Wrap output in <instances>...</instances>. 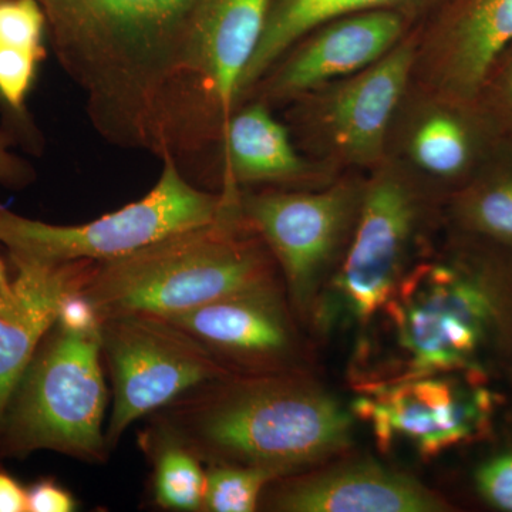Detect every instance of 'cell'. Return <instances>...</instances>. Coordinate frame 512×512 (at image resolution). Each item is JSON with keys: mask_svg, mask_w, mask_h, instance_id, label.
Returning <instances> with one entry per match:
<instances>
[{"mask_svg": "<svg viewBox=\"0 0 512 512\" xmlns=\"http://www.w3.org/2000/svg\"><path fill=\"white\" fill-rule=\"evenodd\" d=\"M64 72L104 140L174 157L171 103L197 0H40Z\"/></svg>", "mask_w": 512, "mask_h": 512, "instance_id": "1", "label": "cell"}, {"mask_svg": "<svg viewBox=\"0 0 512 512\" xmlns=\"http://www.w3.org/2000/svg\"><path fill=\"white\" fill-rule=\"evenodd\" d=\"M220 217L113 261L93 264L80 292L99 318L143 313L170 318L232 293L275 284V259L221 191Z\"/></svg>", "mask_w": 512, "mask_h": 512, "instance_id": "2", "label": "cell"}, {"mask_svg": "<svg viewBox=\"0 0 512 512\" xmlns=\"http://www.w3.org/2000/svg\"><path fill=\"white\" fill-rule=\"evenodd\" d=\"M493 248L490 242V248L404 274L380 311L394 353L392 376L384 383L456 370L485 372L481 359L507 338L512 313Z\"/></svg>", "mask_w": 512, "mask_h": 512, "instance_id": "3", "label": "cell"}, {"mask_svg": "<svg viewBox=\"0 0 512 512\" xmlns=\"http://www.w3.org/2000/svg\"><path fill=\"white\" fill-rule=\"evenodd\" d=\"M205 393L183 403L168 426L200 457L285 476L349 444L350 414L305 384L261 377Z\"/></svg>", "mask_w": 512, "mask_h": 512, "instance_id": "4", "label": "cell"}, {"mask_svg": "<svg viewBox=\"0 0 512 512\" xmlns=\"http://www.w3.org/2000/svg\"><path fill=\"white\" fill-rule=\"evenodd\" d=\"M100 325L76 329L56 322L10 400L0 453L23 457L52 450L84 461L103 460L107 386Z\"/></svg>", "mask_w": 512, "mask_h": 512, "instance_id": "5", "label": "cell"}, {"mask_svg": "<svg viewBox=\"0 0 512 512\" xmlns=\"http://www.w3.org/2000/svg\"><path fill=\"white\" fill-rule=\"evenodd\" d=\"M163 163L160 180L141 200L84 224H47L0 204V244L10 255L36 261L101 264L217 220L225 204L222 192L195 188L173 156Z\"/></svg>", "mask_w": 512, "mask_h": 512, "instance_id": "6", "label": "cell"}, {"mask_svg": "<svg viewBox=\"0 0 512 512\" xmlns=\"http://www.w3.org/2000/svg\"><path fill=\"white\" fill-rule=\"evenodd\" d=\"M272 0H197L171 103L174 156L220 136L239 104L241 83L264 35Z\"/></svg>", "mask_w": 512, "mask_h": 512, "instance_id": "7", "label": "cell"}, {"mask_svg": "<svg viewBox=\"0 0 512 512\" xmlns=\"http://www.w3.org/2000/svg\"><path fill=\"white\" fill-rule=\"evenodd\" d=\"M100 339L114 387L107 447L134 421L229 376L224 362L160 316L124 313L101 318Z\"/></svg>", "mask_w": 512, "mask_h": 512, "instance_id": "8", "label": "cell"}, {"mask_svg": "<svg viewBox=\"0 0 512 512\" xmlns=\"http://www.w3.org/2000/svg\"><path fill=\"white\" fill-rule=\"evenodd\" d=\"M481 370L431 373L367 387L353 404L384 448L409 443L437 456L490 429L497 397Z\"/></svg>", "mask_w": 512, "mask_h": 512, "instance_id": "9", "label": "cell"}, {"mask_svg": "<svg viewBox=\"0 0 512 512\" xmlns=\"http://www.w3.org/2000/svg\"><path fill=\"white\" fill-rule=\"evenodd\" d=\"M416 181L386 158L363 184L353 238L333 288L340 308L369 322L403 278L420 222Z\"/></svg>", "mask_w": 512, "mask_h": 512, "instance_id": "10", "label": "cell"}, {"mask_svg": "<svg viewBox=\"0 0 512 512\" xmlns=\"http://www.w3.org/2000/svg\"><path fill=\"white\" fill-rule=\"evenodd\" d=\"M363 184L320 191L239 192V210L284 271L293 301L308 308L322 275L355 227Z\"/></svg>", "mask_w": 512, "mask_h": 512, "instance_id": "11", "label": "cell"}, {"mask_svg": "<svg viewBox=\"0 0 512 512\" xmlns=\"http://www.w3.org/2000/svg\"><path fill=\"white\" fill-rule=\"evenodd\" d=\"M419 39L407 37L362 72L302 97L303 120L326 153L342 164L376 168L409 94Z\"/></svg>", "mask_w": 512, "mask_h": 512, "instance_id": "12", "label": "cell"}, {"mask_svg": "<svg viewBox=\"0 0 512 512\" xmlns=\"http://www.w3.org/2000/svg\"><path fill=\"white\" fill-rule=\"evenodd\" d=\"M409 101L394 121L387 157L414 181L460 190L501 140L477 101L448 99L429 90Z\"/></svg>", "mask_w": 512, "mask_h": 512, "instance_id": "13", "label": "cell"}, {"mask_svg": "<svg viewBox=\"0 0 512 512\" xmlns=\"http://www.w3.org/2000/svg\"><path fill=\"white\" fill-rule=\"evenodd\" d=\"M406 16L394 10L349 13L303 36L265 74L266 100H299L362 72L399 45ZM258 83V84H259Z\"/></svg>", "mask_w": 512, "mask_h": 512, "instance_id": "14", "label": "cell"}, {"mask_svg": "<svg viewBox=\"0 0 512 512\" xmlns=\"http://www.w3.org/2000/svg\"><path fill=\"white\" fill-rule=\"evenodd\" d=\"M511 45L512 0H450L429 36L419 42L414 74L423 77L424 90L477 101Z\"/></svg>", "mask_w": 512, "mask_h": 512, "instance_id": "15", "label": "cell"}, {"mask_svg": "<svg viewBox=\"0 0 512 512\" xmlns=\"http://www.w3.org/2000/svg\"><path fill=\"white\" fill-rule=\"evenodd\" d=\"M12 288L0 296V429L16 387L59 319L67 293L83 286L93 262L36 261L10 255Z\"/></svg>", "mask_w": 512, "mask_h": 512, "instance_id": "16", "label": "cell"}, {"mask_svg": "<svg viewBox=\"0 0 512 512\" xmlns=\"http://www.w3.org/2000/svg\"><path fill=\"white\" fill-rule=\"evenodd\" d=\"M164 319L221 362L269 366L285 359L292 348L291 325L275 284L232 293Z\"/></svg>", "mask_w": 512, "mask_h": 512, "instance_id": "17", "label": "cell"}, {"mask_svg": "<svg viewBox=\"0 0 512 512\" xmlns=\"http://www.w3.org/2000/svg\"><path fill=\"white\" fill-rule=\"evenodd\" d=\"M292 512H436L447 504L413 478L372 461L348 464L286 484L272 501Z\"/></svg>", "mask_w": 512, "mask_h": 512, "instance_id": "18", "label": "cell"}, {"mask_svg": "<svg viewBox=\"0 0 512 512\" xmlns=\"http://www.w3.org/2000/svg\"><path fill=\"white\" fill-rule=\"evenodd\" d=\"M220 141L222 190L238 191L252 184H299L318 175L265 101L235 109L221 128Z\"/></svg>", "mask_w": 512, "mask_h": 512, "instance_id": "19", "label": "cell"}, {"mask_svg": "<svg viewBox=\"0 0 512 512\" xmlns=\"http://www.w3.org/2000/svg\"><path fill=\"white\" fill-rule=\"evenodd\" d=\"M430 0H272L261 37L241 83V99H245L266 73L303 36L322 23L349 13L366 10H394L406 13L421 9Z\"/></svg>", "mask_w": 512, "mask_h": 512, "instance_id": "20", "label": "cell"}, {"mask_svg": "<svg viewBox=\"0 0 512 512\" xmlns=\"http://www.w3.org/2000/svg\"><path fill=\"white\" fill-rule=\"evenodd\" d=\"M453 214L470 237L512 249L510 138H501L471 180L454 192Z\"/></svg>", "mask_w": 512, "mask_h": 512, "instance_id": "21", "label": "cell"}, {"mask_svg": "<svg viewBox=\"0 0 512 512\" xmlns=\"http://www.w3.org/2000/svg\"><path fill=\"white\" fill-rule=\"evenodd\" d=\"M154 446V500L171 511H202L205 470L200 456L165 429Z\"/></svg>", "mask_w": 512, "mask_h": 512, "instance_id": "22", "label": "cell"}, {"mask_svg": "<svg viewBox=\"0 0 512 512\" xmlns=\"http://www.w3.org/2000/svg\"><path fill=\"white\" fill-rule=\"evenodd\" d=\"M282 477L272 468L220 463L205 471L202 511L252 512L269 483Z\"/></svg>", "mask_w": 512, "mask_h": 512, "instance_id": "23", "label": "cell"}, {"mask_svg": "<svg viewBox=\"0 0 512 512\" xmlns=\"http://www.w3.org/2000/svg\"><path fill=\"white\" fill-rule=\"evenodd\" d=\"M45 9L40 0H0V47L46 55Z\"/></svg>", "mask_w": 512, "mask_h": 512, "instance_id": "24", "label": "cell"}, {"mask_svg": "<svg viewBox=\"0 0 512 512\" xmlns=\"http://www.w3.org/2000/svg\"><path fill=\"white\" fill-rule=\"evenodd\" d=\"M477 103L500 136L512 140V45L495 64Z\"/></svg>", "mask_w": 512, "mask_h": 512, "instance_id": "25", "label": "cell"}, {"mask_svg": "<svg viewBox=\"0 0 512 512\" xmlns=\"http://www.w3.org/2000/svg\"><path fill=\"white\" fill-rule=\"evenodd\" d=\"M478 494L497 510L512 512V451L488 458L476 471Z\"/></svg>", "mask_w": 512, "mask_h": 512, "instance_id": "26", "label": "cell"}, {"mask_svg": "<svg viewBox=\"0 0 512 512\" xmlns=\"http://www.w3.org/2000/svg\"><path fill=\"white\" fill-rule=\"evenodd\" d=\"M15 140H18V136L10 128L0 130V185L22 190L35 181L36 171L29 161L13 153Z\"/></svg>", "mask_w": 512, "mask_h": 512, "instance_id": "27", "label": "cell"}, {"mask_svg": "<svg viewBox=\"0 0 512 512\" xmlns=\"http://www.w3.org/2000/svg\"><path fill=\"white\" fill-rule=\"evenodd\" d=\"M26 490L28 512H72L77 508L73 495L49 478L37 481Z\"/></svg>", "mask_w": 512, "mask_h": 512, "instance_id": "28", "label": "cell"}, {"mask_svg": "<svg viewBox=\"0 0 512 512\" xmlns=\"http://www.w3.org/2000/svg\"><path fill=\"white\" fill-rule=\"evenodd\" d=\"M0 512H28V490L0 471Z\"/></svg>", "mask_w": 512, "mask_h": 512, "instance_id": "29", "label": "cell"}, {"mask_svg": "<svg viewBox=\"0 0 512 512\" xmlns=\"http://www.w3.org/2000/svg\"><path fill=\"white\" fill-rule=\"evenodd\" d=\"M12 288V279H9L8 274H6L5 265L0 261V296L8 293Z\"/></svg>", "mask_w": 512, "mask_h": 512, "instance_id": "30", "label": "cell"}, {"mask_svg": "<svg viewBox=\"0 0 512 512\" xmlns=\"http://www.w3.org/2000/svg\"><path fill=\"white\" fill-rule=\"evenodd\" d=\"M0 110H2L3 113L6 114V120H8V123L12 124V120H10L8 107H6L5 101H3L2 96H0Z\"/></svg>", "mask_w": 512, "mask_h": 512, "instance_id": "31", "label": "cell"}]
</instances>
